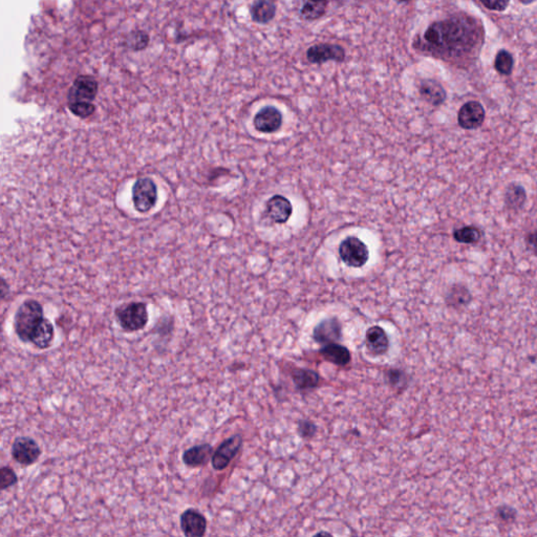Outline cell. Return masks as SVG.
<instances>
[{
    "label": "cell",
    "instance_id": "obj_1",
    "mask_svg": "<svg viewBox=\"0 0 537 537\" xmlns=\"http://www.w3.org/2000/svg\"><path fill=\"white\" fill-rule=\"evenodd\" d=\"M485 40L481 21L465 13L432 23L421 37L414 39L416 52L452 62L477 58Z\"/></svg>",
    "mask_w": 537,
    "mask_h": 537
},
{
    "label": "cell",
    "instance_id": "obj_2",
    "mask_svg": "<svg viewBox=\"0 0 537 537\" xmlns=\"http://www.w3.org/2000/svg\"><path fill=\"white\" fill-rule=\"evenodd\" d=\"M98 90V82L94 77H77L67 95V103L71 112L82 119L92 116L96 110L92 101L96 99Z\"/></svg>",
    "mask_w": 537,
    "mask_h": 537
},
{
    "label": "cell",
    "instance_id": "obj_3",
    "mask_svg": "<svg viewBox=\"0 0 537 537\" xmlns=\"http://www.w3.org/2000/svg\"><path fill=\"white\" fill-rule=\"evenodd\" d=\"M45 318L43 308L40 302L35 299H27L17 309L14 317V329L18 336L19 340L29 342L34 329Z\"/></svg>",
    "mask_w": 537,
    "mask_h": 537
},
{
    "label": "cell",
    "instance_id": "obj_4",
    "mask_svg": "<svg viewBox=\"0 0 537 537\" xmlns=\"http://www.w3.org/2000/svg\"><path fill=\"white\" fill-rule=\"evenodd\" d=\"M116 321L128 333L141 331L147 325L149 315L144 302H130L116 310Z\"/></svg>",
    "mask_w": 537,
    "mask_h": 537
},
{
    "label": "cell",
    "instance_id": "obj_5",
    "mask_svg": "<svg viewBox=\"0 0 537 537\" xmlns=\"http://www.w3.org/2000/svg\"><path fill=\"white\" fill-rule=\"evenodd\" d=\"M158 201V187L149 177H140L132 186V203L140 213L149 212Z\"/></svg>",
    "mask_w": 537,
    "mask_h": 537
},
{
    "label": "cell",
    "instance_id": "obj_6",
    "mask_svg": "<svg viewBox=\"0 0 537 537\" xmlns=\"http://www.w3.org/2000/svg\"><path fill=\"white\" fill-rule=\"evenodd\" d=\"M339 255L347 266L361 268L369 260V251L362 240L356 236H349L341 242Z\"/></svg>",
    "mask_w": 537,
    "mask_h": 537
},
{
    "label": "cell",
    "instance_id": "obj_7",
    "mask_svg": "<svg viewBox=\"0 0 537 537\" xmlns=\"http://www.w3.org/2000/svg\"><path fill=\"white\" fill-rule=\"evenodd\" d=\"M242 446V436L238 434L225 440L218 448L213 452L211 464L216 471L226 469L234 458L238 455Z\"/></svg>",
    "mask_w": 537,
    "mask_h": 537
},
{
    "label": "cell",
    "instance_id": "obj_8",
    "mask_svg": "<svg viewBox=\"0 0 537 537\" xmlns=\"http://www.w3.org/2000/svg\"><path fill=\"white\" fill-rule=\"evenodd\" d=\"M41 455V448L32 438L21 436L12 445V457L21 465L29 466L36 463Z\"/></svg>",
    "mask_w": 537,
    "mask_h": 537
},
{
    "label": "cell",
    "instance_id": "obj_9",
    "mask_svg": "<svg viewBox=\"0 0 537 537\" xmlns=\"http://www.w3.org/2000/svg\"><path fill=\"white\" fill-rule=\"evenodd\" d=\"M307 58L309 62L313 64H323L327 61L343 62L345 59V49L339 45L319 43L308 49Z\"/></svg>",
    "mask_w": 537,
    "mask_h": 537
},
{
    "label": "cell",
    "instance_id": "obj_10",
    "mask_svg": "<svg viewBox=\"0 0 537 537\" xmlns=\"http://www.w3.org/2000/svg\"><path fill=\"white\" fill-rule=\"evenodd\" d=\"M486 112L477 101H469L460 108L458 114V122L462 128L466 130L477 129L483 125L485 121Z\"/></svg>",
    "mask_w": 537,
    "mask_h": 537
},
{
    "label": "cell",
    "instance_id": "obj_11",
    "mask_svg": "<svg viewBox=\"0 0 537 537\" xmlns=\"http://www.w3.org/2000/svg\"><path fill=\"white\" fill-rule=\"evenodd\" d=\"M342 336V325L338 318H325L318 323L313 331L314 340L321 345L338 342Z\"/></svg>",
    "mask_w": 537,
    "mask_h": 537
},
{
    "label": "cell",
    "instance_id": "obj_12",
    "mask_svg": "<svg viewBox=\"0 0 537 537\" xmlns=\"http://www.w3.org/2000/svg\"><path fill=\"white\" fill-rule=\"evenodd\" d=\"M253 125L264 134L277 132L282 125V114L275 106H264L254 116Z\"/></svg>",
    "mask_w": 537,
    "mask_h": 537
},
{
    "label": "cell",
    "instance_id": "obj_13",
    "mask_svg": "<svg viewBox=\"0 0 537 537\" xmlns=\"http://www.w3.org/2000/svg\"><path fill=\"white\" fill-rule=\"evenodd\" d=\"M293 206L291 201L284 195H276L266 201V214L275 224H284L290 220Z\"/></svg>",
    "mask_w": 537,
    "mask_h": 537
},
{
    "label": "cell",
    "instance_id": "obj_14",
    "mask_svg": "<svg viewBox=\"0 0 537 537\" xmlns=\"http://www.w3.org/2000/svg\"><path fill=\"white\" fill-rule=\"evenodd\" d=\"M179 525L184 534L188 537H201L206 534L207 519L195 509H187L179 517Z\"/></svg>",
    "mask_w": 537,
    "mask_h": 537
},
{
    "label": "cell",
    "instance_id": "obj_15",
    "mask_svg": "<svg viewBox=\"0 0 537 537\" xmlns=\"http://www.w3.org/2000/svg\"><path fill=\"white\" fill-rule=\"evenodd\" d=\"M365 342L367 349L372 354L381 355L386 354L390 349V339L388 334L384 329L378 325L369 327L365 334Z\"/></svg>",
    "mask_w": 537,
    "mask_h": 537
},
{
    "label": "cell",
    "instance_id": "obj_16",
    "mask_svg": "<svg viewBox=\"0 0 537 537\" xmlns=\"http://www.w3.org/2000/svg\"><path fill=\"white\" fill-rule=\"evenodd\" d=\"M213 455V447L210 444H201L185 450L183 462L188 467L195 468L206 465Z\"/></svg>",
    "mask_w": 537,
    "mask_h": 537
},
{
    "label": "cell",
    "instance_id": "obj_17",
    "mask_svg": "<svg viewBox=\"0 0 537 537\" xmlns=\"http://www.w3.org/2000/svg\"><path fill=\"white\" fill-rule=\"evenodd\" d=\"M55 338L54 325L47 318H43L38 327L34 329L29 342L33 343L37 349H47L52 345Z\"/></svg>",
    "mask_w": 537,
    "mask_h": 537
},
{
    "label": "cell",
    "instance_id": "obj_18",
    "mask_svg": "<svg viewBox=\"0 0 537 537\" xmlns=\"http://www.w3.org/2000/svg\"><path fill=\"white\" fill-rule=\"evenodd\" d=\"M419 92L426 102L434 106L441 105L446 100V92L443 86L432 79L422 81Z\"/></svg>",
    "mask_w": 537,
    "mask_h": 537
},
{
    "label": "cell",
    "instance_id": "obj_19",
    "mask_svg": "<svg viewBox=\"0 0 537 537\" xmlns=\"http://www.w3.org/2000/svg\"><path fill=\"white\" fill-rule=\"evenodd\" d=\"M254 23L266 25L275 17L276 5L274 0H255L250 9Z\"/></svg>",
    "mask_w": 537,
    "mask_h": 537
},
{
    "label": "cell",
    "instance_id": "obj_20",
    "mask_svg": "<svg viewBox=\"0 0 537 537\" xmlns=\"http://www.w3.org/2000/svg\"><path fill=\"white\" fill-rule=\"evenodd\" d=\"M321 355L325 360L339 365V366L349 364L351 359V351H349V349L343 345H337V343H329V345H325L321 349Z\"/></svg>",
    "mask_w": 537,
    "mask_h": 537
},
{
    "label": "cell",
    "instance_id": "obj_21",
    "mask_svg": "<svg viewBox=\"0 0 537 537\" xmlns=\"http://www.w3.org/2000/svg\"><path fill=\"white\" fill-rule=\"evenodd\" d=\"M292 379L298 390H307L317 388L321 376L312 369H296L292 372Z\"/></svg>",
    "mask_w": 537,
    "mask_h": 537
},
{
    "label": "cell",
    "instance_id": "obj_22",
    "mask_svg": "<svg viewBox=\"0 0 537 537\" xmlns=\"http://www.w3.org/2000/svg\"><path fill=\"white\" fill-rule=\"evenodd\" d=\"M329 0H305L300 10V15L305 21H316L325 15Z\"/></svg>",
    "mask_w": 537,
    "mask_h": 537
},
{
    "label": "cell",
    "instance_id": "obj_23",
    "mask_svg": "<svg viewBox=\"0 0 537 537\" xmlns=\"http://www.w3.org/2000/svg\"><path fill=\"white\" fill-rule=\"evenodd\" d=\"M514 66V59L506 49H499L495 60V68L499 74L510 76Z\"/></svg>",
    "mask_w": 537,
    "mask_h": 537
},
{
    "label": "cell",
    "instance_id": "obj_24",
    "mask_svg": "<svg viewBox=\"0 0 537 537\" xmlns=\"http://www.w3.org/2000/svg\"><path fill=\"white\" fill-rule=\"evenodd\" d=\"M453 238L455 242H461V244H475L481 240L482 232L477 227L466 226L457 229L453 232Z\"/></svg>",
    "mask_w": 537,
    "mask_h": 537
},
{
    "label": "cell",
    "instance_id": "obj_25",
    "mask_svg": "<svg viewBox=\"0 0 537 537\" xmlns=\"http://www.w3.org/2000/svg\"><path fill=\"white\" fill-rule=\"evenodd\" d=\"M527 195L525 189L519 185H511L506 192V204L507 206L512 209H519L524 206L525 201H526Z\"/></svg>",
    "mask_w": 537,
    "mask_h": 537
},
{
    "label": "cell",
    "instance_id": "obj_26",
    "mask_svg": "<svg viewBox=\"0 0 537 537\" xmlns=\"http://www.w3.org/2000/svg\"><path fill=\"white\" fill-rule=\"evenodd\" d=\"M149 43V35L144 31H134L128 37L127 45L134 51H142Z\"/></svg>",
    "mask_w": 537,
    "mask_h": 537
},
{
    "label": "cell",
    "instance_id": "obj_27",
    "mask_svg": "<svg viewBox=\"0 0 537 537\" xmlns=\"http://www.w3.org/2000/svg\"><path fill=\"white\" fill-rule=\"evenodd\" d=\"M469 292L465 288L460 287L459 289H452L448 295V302L452 305H465L470 301Z\"/></svg>",
    "mask_w": 537,
    "mask_h": 537
},
{
    "label": "cell",
    "instance_id": "obj_28",
    "mask_svg": "<svg viewBox=\"0 0 537 537\" xmlns=\"http://www.w3.org/2000/svg\"><path fill=\"white\" fill-rule=\"evenodd\" d=\"M386 379L394 388H403L408 384V376L405 373L399 369H392L386 373Z\"/></svg>",
    "mask_w": 537,
    "mask_h": 537
},
{
    "label": "cell",
    "instance_id": "obj_29",
    "mask_svg": "<svg viewBox=\"0 0 537 537\" xmlns=\"http://www.w3.org/2000/svg\"><path fill=\"white\" fill-rule=\"evenodd\" d=\"M18 481L15 471L10 467L0 468V490L9 488Z\"/></svg>",
    "mask_w": 537,
    "mask_h": 537
},
{
    "label": "cell",
    "instance_id": "obj_30",
    "mask_svg": "<svg viewBox=\"0 0 537 537\" xmlns=\"http://www.w3.org/2000/svg\"><path fill=\"white\" fill-rule=\"evenodd\" d=\"M317 432V426L309 420H301L298 423V434L301 438H312Z\"/></svg>",
    "mask_w": 537,
    "mask_h": 537
},
{
    "label": "cell",
    "instance_id": "obj_31",
    "mask_svg": "<svg viewBox=\"0 0 537 537\" xmlns=\"http://www.w3.org/2000/svg\"><path fill=\"white\" fill-rule=\"evenodd\" d=\"M490 11L503 12L510 5V0H479Z\"/></svg>",
    "mask_w": 537,
    "mask_h": 537
},
{
    "label": "cell",
    "instance_id": "obj_32",
    "mask_svg": "<svg viewBox=\"0 0 537 537\" xmlns=\"http://www.w3.org/2000/svg\"><path fill=\"white\" fill-rule=\"evenodd\" d=\"M497 515H499L501 521L510 522V521H513L516 517V511L512 507L505 505V506H501L497 509Z\"/></svg>",
    "mask_w": 537,
    "mask_h": 537
},
{
    "label": "cell",
    "instance_id": "obj_33",
    "mask_svg": "<svg viewBox=\"0 0 537 537\" xmlns=\"http://www.w3.org/2000/svg\"><path fill=\"white\" fill-rule=\"evenodd\" d=\"M519 3H522L523 5H531V3H534L535 0H519Z\"/></svg>",
    "mask_w": 537,
    "mask_h": 537
},
{
    "label": "cell",
    "instance_id": "obj_34",
    "mask_svg": "<svg viewBox=\"0 0 537 537\" xmlns=\"http://www.w3.org/2000/svg\"><path fill=\"white\" fill-rule=\"evenodd\" d=\"M396 1H397V3H408V1H410V0H396Z\"/></svg>",
    "mask_w": 537,
    "mask_h": 537
}]
</instances>
